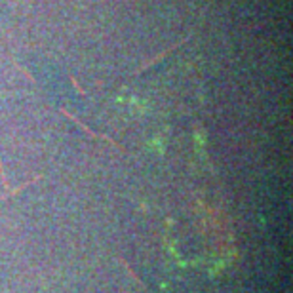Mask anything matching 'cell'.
I'll return each instance as SVG.
<instances>
[{
    "label": "cell",
    "mask_w": 293,
    "mask_h": 293,
    "mask_svg": "<svg viewBox=\"0 0 293 293\" xmlns=\"http://www.w3.org/2000/svg\"><path fill=\"white\" fill-rule=\"evenodd\" d=\"M183 42H187V38H185V40H181V42H177V44H173L172 48H168V50H164V51H162V54H160V56H156V58H154V59H150L149 63H147V65H143V67H141V69H139V71H137L136 74H141V72H143V71H147L149 67H152V65H156L158 61H160V59H164L166 56H170L172 51H175V50H177V48H179V46H181V44H183Z\"/></svg>",
    "instance_id": "1"
}]
</instances>
